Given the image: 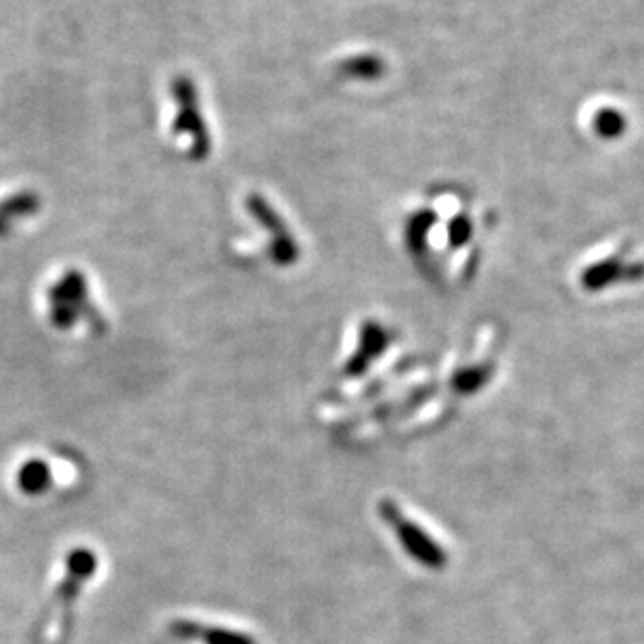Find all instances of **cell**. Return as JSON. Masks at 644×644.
Returning <instances> with one entry per match:
<instances>
[{
	"instance_id": "obj_1",
	"label": "cell",
	"mask_w": 644,
	"mask_h": 644,
	"mask_svg": "<svg viewBox=\"0 0 644 644\" xmlns=\"http://www.w3.org/2000/svg\"><path fill=\"white\" fill-rule=\"evenodd\" d=\"M481 216L454 189H435L402 216V241L419 268L442 285H456L475 268Z\"/></svg>"
},
{
	"instance_id": "obj_2",
	"label": "cell",
	"mask_w": 644,
	"mask_h": 644,
	"mask_svg": "<svg viewBox=\"0 0 644 644\" xmlns=\"http://www.w3.org/2000/svg\"><path fill=\"white\" fill-rule=\"evenodd\" d=\"M243 212L253 233L241 243V249H249L258 241L256 253H266V262L274 266H293L302 256V243L295 237L285 214L264 193H249L243 199Z\"/></svg>"
},
{
	"instance_id": "obj_3",
	"label": "cell",
	"mask_w": 644,
	"mask_h": 644,
	"mask_svg": "<svg viewBox=\"0 0 644 644\" xmlns=\"http://www.w3.org/2000/svg\"><path fill=\"white\" fill-rule=\"evenodd\" d=\"M168 95L178 107L170 124V136L174 141L184 138L180 151L189 159H203L210 153L214 141L212 124L205 111L207 105L199 86L191 76H174L168 84Z\"/></svg>"
},
{
	"instance_id": "obj_4",
	"label": "cell",
	"mask_w": 644,
	"mask_h": 644,
	"mask_svg": "<svg viewBox=\"0 0 644 644\" xmlns=\"http://www.w3.org/2000/svg\"><path fill=\"white\" fill-rule=\"evenodd\" d=\"M49 304L51 325L59 331H72L76 327H86L92 331H103L105 320L92 302L90 283L86 274L80 270H65L46 293Z\"/></svg>"
},
{
	"instance_id": "obj_5",
	"label": "cell",
	"mask_w": 644,
	"mask_h": 644,
	"mask_svg": "<svg viewBox=\"0 0 644 644\" xmlns=\"http://www.w3.org/2000/svg\"><path fill=\"white\" fill-rule=\"evenodd\" d=\"M379 517L389 532L394 534L398 546L414 563H419L427 569L446 567L448 552L442 540L437 538L427 527V523H423L419 517L410 515L404 506H400L391 498L379 502Z\"/></svg>"
},
{
	"instance_id": "obj_6",
	"label": "cell",
	"mask_w": 644,
	"mask_h": 644,
	"mask_svg": "<svg viewBox=\"0 0 644 644\" xmlns=\"http://www.w3.org/2000/svg\"><path fill=\"white\" fill-rule=\"evenodd\" d=\"M97 567H99L97 555L90 548H74L72 552H67L63 580L59 582V586L55 590L53 605H51L53 630H63V634L67 632L72 607L78 601L82 586L92 580V575H95Z\"/></svg>"
},
{
	"instance_id": "obj_7",
	"label": "cell",
	"mask_w": 644,
	"mask_h": 644,
	"mask_svg": "<svg viewBox=\"0 0 644 644\" xmlns=\"http://www.w3.org/2000/svg\"><path fill=\"white\" fill-rule=\"evenodd\" d=\"M17 488L26 496H42L53 486V469L42 458H30L26 463H21L15 473Z\"/></svg>"
},
{
	"instance_id": "obj_8",
	"label": "cell",
	"mask_w": 644,
	"mask_h": 644,
	"mask_svg": "<svg viewBox=\"0 0 644 644\" xmlns=\"http://www.w3.org/2000/svg\"><path fill=\"white\" fill-rule=\"evenodd\" d=\"M42 199L32 191H21L0 201V218L13 226L15 220L30 218L40 212Z\"/></svg>"
},
{
	"instance_id": "obj_9",
	"label": "cell",
	"mask_w": 644,
	"mask_h": 644,
	"mask_svg": "<svg viewBox=\"0 0 644 644\" xmlns=\"http://www.w3.org/2000/svg\"><path fill=\"white\" fill-rule=\"evenodd\" d=\"M195 640H203V644H258L251 636L226 628H207L197 624Z\"/></svg>"
},
{
	"instance_id": "obj_10",
	"label": "cell",
	"mask_w": 644,
	"mask_h": 644,
	"mask_svg": "<svg viewBox=\"0 0 644 644\" xmlns=\"http://www.w3.org/2000/svg\"><path fill=\"white\" fill-rule=\"evenodd\" d=\"M11 224H7L3 218H0V239H5L7 235H11Z\"/></svg>"
}]
</instances>
